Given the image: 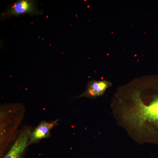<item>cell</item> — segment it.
<instances>
[{
	"label": "cell",
	"mask_w": 158,
	"mask_h": 158,
	"mask_svg": "<svg viewBox=\"0 0 158 158\" xmlns=\"http://www.w3.org/2000/svg\"><path fill=\"white\" fill-rule=\"evenodd\" d=\"M35 10L34 4L32 1L21 0L16 2L12 6L8 13L11 15H19L32 13Z\"/></svg>",
	"instance_id": "obj_5"
},
{
	"label": "cell",
	"mask_w": 158,
	"mask_h": 158,
	"mask_svg": "<svg viewBox=\"0 0 158 158\" xmlns=\"http://www.w3.org/2000/svg\"><path fill=\"white\" fill-rule=\"evenodd\" d=\"M30 134L28 130L23 131L4 158H20L26 146Z\"/></svg>",
	"instance_id": "obj_3"
},
{
	"label": "cell",
	"mask_w": 158,
	"mask_h": 158,
	"mask_svg": "<svg viewBox=\"0 0 158 158\" xmlns=\"http://www.w3.org/2000/svg\"><path fill=\"white\" fill-rule=\"evenodd\" d=\"M111 85V83L107 80H92L88 82L85 91L78 97L95 98L102 95L106 89Z\"/></svg>",
	"instance_id": "obj_2"
},
{
	"label": "cell",
	"mask_w": 158,
	"mask_h": 158,
	"mask_svg": "<svg viewBox=\"0 0 158 158\" xmlns=\"http://www.w3.org/2000/svg\"><path fill=\"white\" fill-rule=\"evenodd\" d=\"M57 124V120L50 122H44L41 123L30 135L29 142L32 143L48 136L50 130Z\"/></svg>",
	"instance_id": "obj_4"
},
{
	"label": "cell",
	"mask_w": 158,
	"mask_h": 158,
	"mask_svg": "<svg viewBox=\"0 0 158 158\" xmlns=\"http://www.w3.org/2000/svg\"><path fill=\"white\" fill-rule=\"evenodd\" d=\"M134 105L126 112L124 117L131 125L138 128L152 124L158 128V97L146 105L142 101L139 93L133 96Z\"/></svg>",
	"instance_id": "obj_1"
},
{
	"label": "cell",
	"mask_w": 158,
	"mask_h": 158,
	"mask_svg": "<svg viewBox=\"0 0 158 158\" xmlns=\"http://www.w3.org/2000/svg\"><path fill=\"white\" fill-rule=\"evenodd\" d=\"M90 7L89 6H87V7H88H88Z\"/></svg>",
	"instance_id": "obj_6"
}]
</instances>
